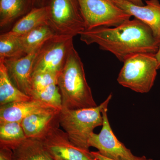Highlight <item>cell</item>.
<instances>
[{
	"mask_svg": "<svg viewBox=\"0 0 160 160\" xmlns=\"http://www.w3.org/2000/svg\"><path fill=\"white\" fill-rule=\"evenodd\" d=\"M62 108L71 110L97 106L85 76L84 65L73 47L58 78Z\"/></svg>",
	"mask_w": 160,
	"mask_h": 160,
	"instance_id": "obj_2",
	"label": "cell"
},
{
	"mask_svg": "<svg viewBox=\"0 0 160 160\" xmlns=\"http://www.w3.org/2000/svg\"><path fill=\"white\" fill-rule=\"evenodd\" d=\"M73 38L55 35L40 47L33 63L32 72H50L59 74L73 46Z\"/></svg>",
	"mask_w": 160,
	"mask_h": 160,
	"instance_id": "obj_7",
	"label": "cell"
},
{
	"mask_svg": "<svg viewBox=\"0 0 160 160\" xmlns=\"http://www.w3.org/2000/svg\"><path fill=\"white\" fill-rule=\"evenodd\" d=\"M125 1L129 2L137 6H143L144 5L143 4V0H125Z\"/></svg>",
	"mask_w": 160,
	"mask_h": 160,
	"instance_id": "obj_26",
	"label": "cell"
},
{
	"mask_svg": "<svg viewBox=\"0 0 160 160\" xmlns=\"http://www.w3.org/2000/svg\"><path fill=\"white\" fill-rule=\"evenodd\" d=\"M0 160H13V150L6 147H0Z\"/></svg>",
	"mask_w": 160,
	"mask_h": 160,
	"instance_id": "obj_23",
	"label": "cell"
},
{
	"mask_svg": "<svg viewBox=\"0 0 160 160\" xmlns=\"http://www.w3.org/2000/svg\"><path fill=\"white\" fill-rule=\"evenodd\" d=\"M112 94L102 103L92 108L71 110L62 108L59 113L60 126L75 146L89 150V139L96 127L102 126V111L108 107Z\"/></svg>",
	"mask_w": 160,
	"mask_h": 160,
	"instance_id": "obj_3",
	"label": "cell"
},
{
	"mask_svg": "<svg viewBox=\"0 0 160 160\" xmlns=\"http://www.w3.org/2000/svg\"><path fill=\"white\" fill-rule=\"evenodd\" d=\"M13 160H18L17 159V158H14V156H13Z\"/></svg>",
	"mask_w": 160,
	"mask_h": 160,
	"instance_id": "obj_28",
	"label": "cell"
},
{
	"mask_svg": "<svg viewBox=\"0 0 160 160\" xmlns=\"http://www.w3.org/2000/svg\"><path fill=\"white\" fill-rule=\"evenodd\" d=\"M32 99L13 85L8 76L3 61L0 60V106Z\"/></svg>",
	"mask_w": 160,
	"mask_h": 160,
	"instance_id": "obj_16",
	"label": "cell"
},
{
	"mask_svg": "<svg viewBox=\"0 0 160 160\" xmlns=\"http://www.w3.org/2000/svg\"><path fill=\"white\" fill-rule=\"evenodd\" d=\"M33 8V0H0L1 29L19 20Z\"/></svg>",
	"mask_w": 160,
	"mask_h": 160,
	"instance_id": "obj_14",
	"label": "cell"
},
{
	"mask_svg": "<svg viewBox=\"0 0 160 160\" xmlns=\"http://www.w3.org/2000/svg\"><path fill=\"white\" fill-rule=\"evenodd\" d=\"M13 152L18 160H53L38 139L27 138Z\"/></svg>",
	"mask_w": 160,
	"mask_h": 160,
	"instance_id": "obj_17",
	"label": "cell"
},
{
	"mask_svg": "<svg viewBox=\"0 0 160 160\" xmlns=\"http://www.w3.org/2000/svg\"><path fill=\"white\" fill-rule=\"evenodd\" d=\"M56 34L48 24L40 26L24 35L19 36L24 52L27 55L38 49Z\"/></svg>",
	"mask_w": 160,
	"mask_h": 160,
	"instance_id": "obj_18",
	"label": "cell"
},
{
	"mask_svg": "<svg viewBox=\"0 0 160 160\" xmlns=\"http://www.w3.org/2000/svg\"><path fill=\"white\" fill-rule=\"evenodd\" d=\"M51 108H54L32 98L29 101L9 103L0 106V123H21L24 118L32 113Z\"/></svg>",
	"mask_w": 160,
	"mask_h": 160,
	"instance_id": "obj_13",
	"label": "cell"
},
{
	"mask_svg": "<svg viewBox=\"0 0 160 160\" xmlns=\"http://www.w3.org/2000/svg\"><path fill=\"white\" fill-rule=\"evenodd\" d=\"M108 107L102 111V127L98 134L94 132L89 139V147L98 149V152L103 156L112 160H136L131 150L119 141L112 129L108 115Z\"/></svg>",
	"mask_w": 160,
	"mask_h": 160,
	"instance_id": "obj_8",
	"label": "cell"
},
{
	"mask_svg": "<svg viewBox=\"0 0 160 160\" xmlns=\"http://www.w3.org/2000/svg\"><path fill=\"white\" fill-rule=\"evenodd\" d=\"M123 64L118 76V83L136 92H149L154 85L158 69L155 54L134 55L126 59Z\"/></svg>",
	"mask_w": 160,
	"mask_h": 160,
	"instance_id": "obj_4",
	"label": "cell"
},
{
	"mask_svg": "<svg viewBox=\"0 0 160 160\" xmlns=\"http://www.w3.org/2000/svg\"><path fill=\"white\" fill-rule=\"evenodd\" d=\"M19 36L9 32L0 36V60L18 58L26 55Z\"/></svg>",
	"mask_w": 160,
	"mask_h": 160,
	"instance_id": "obj_20",
	"label": "cell"
},
{
	"mask_svg": "<svg viewBox=\"0 0 160 160\" xmlns=\"http://www.w3.org/2000/svg\"><path fill=\"white\" fill-rule=\"evenodd\" d=\"M31 97L56 109L61 110L62 108V96L56 84H52L40 91L32 92Z\"/></svg>",
	"mask_w": 160,
	"mask_h": 160,
	"instance_id": "obj_21",
	"label": "cell"
},
{
	"mask_svg": "<svg viewBox=\"0 0 160 160\" xmlns=\"http://www.w3.org/2000/svg\"><path fill=\"white\" fill-rule=\"evenodd\" d=\"M40 48L21 58L1 59L3 61L8 76L13 85L30 97L33 63Z\"/></svg>",
	"mask_w": 160,
	"mask_h": 160,
	"instance_id": "obj_10",
	"label": "cell"
},
{
	"mask_svg": "<svg viewBox=\"0 0 160 160\" xmlns=\"http://www.w3.org/2000/svg\"></svg>",
	"mask_w": 160,
	"mask_h": 160,
	"instance_id": "obj_29",
	"label": "cell"
},
{
	"mask_svg": "<svg viewBox=\"0 0 160 160\" xmlns=\"http://www.w3.org/2000/svg\"><path fill=\"white\" fill-rule=\"evenodd\" d=\"M48 25L57 35L74 37L86 29L78 0H49Z\"/></svg>",
	"mask_w": 160,
	"mask_h": 160,
	"instance_id": "obj_5",
	"label": "cell"
},
{
	"mask_svg": "<svg viewBox=\"0 0 160 160\" xmlns=\"http://www.w3.org/2000/svg\"><path fill=\"white\" fill-rule=\"evenodd\" d=\"M48 20L49 12L47 6L34 8L18 20L8 32L17 36L24 35L38 27L48 24Z\"/></svg>",
	"mask_w": 160,
	"mask_h": 160,
	"instance_id": "obj_15",
	"label": "cell"
},
{
	"mask_svg": "<svg viewBox=\"0 0 160 160\" xmlns=\"http://www.w3.org/2000/svg\"><path fill=\"white\" fill-rule=\"evenodd\" d=\"M78 2L86 30L99 27H116L132 17L112 0H78Z\"/></svg>",
	"mask_w": 160,
	"mask_h": 160,
	"instance_id": "obj_6",
	"label": "cell"
},
{
	"mask_svg": "<svg viewBox=\"0 0 160 160\" xmlns=\"http://www.w3.org/2000/svg\"><path fill=\"white\" fill-rule=\"evenodd\" d=\"M79 35L87 45L97 44L100 49L111 52L122 62L139 53L156 54L160 45L149 26L135 18L116 27L85 30Z\"/></svg>",
	"mask_w": 160,
	"mask_h": 160,
	"instance_id": "obj_1",
	"label": "cell"
},
{
	"mask_svg": "<svg viewBox=\"0 0 160 160\" xmlns=\"http://www.w3.org/2000/svg\"><path fill=\"white\" fill-rule=\"evenodd\" d=\"M53 160H98L91 152L81 149L70 142L67 133L57 127L40 140Z\"/></svg>",
	"mask_w": 160,
	"mask_h": 160,
	"instance_id": "obj_9",
	"label": "cell"
},
{
	"mask_svg": "<svg viewBox=\"0 0 160 160\" xmlns=\"http://www.w3.org/2000/svg\"><path fill=\"white\" fill-rule=\"evenodd\" d=\"M26 138L21 123H0V147H6L13 150Z\"/></svg>",
	"mask_w": 160,
	"mask_h": 160,
	"instance_id": "obj_19",
	"label": "cell"
},
{
	"mask_svg": "<svg viewBox=\"0 0 160 160\" xmlns=\"http://www.w3.org/2000/svg\"><path fill=\"white\" fill-rule=\"evenodd\" d=\"M59 75L48 71H39L33 72L31 77L32 93L33 91L42 90L52 84L58 85Z\"/></svg>",
	"mask_w": 160,
	"mask_h": 160,
	"instance_id": "obj_22",
	"label": "cell"
},
{
	"mask_svg": "<svg viewBox=\"0 0 160 160\" xmlns=\"http://www.w3.org/2000/svg\"><path fill=\"white\" fill-rule=\"evenodd\" d=\"M49 0H33L34 8H42L48 6Z\"/></svg>",
	"mask_w": 160,
	"mask_h": 160,
	"instance_id": "obj_25",
	"label": "cell"
},
{
	"mask_svg": "<svg viewBox=\"0 0 160 160\" xmlns=\"http://www.w3.org/2000/svg\"><path fill=\"white\" fill-rule=\"evenodd\" d=\"M132 17L149 26L154 37L160 41V3L158 0H146V5L137 6L125 0H112Z\"/></svg>",
	"mask_w": 160,
	"mask_h": 160,
	"instance_id": "obj_12",
	"label": "cell"
},
{
	"mask_svg": "<svg viewBox=\"0 0 160 160\" xmlns=\"http://www.w3.org/2000/svg\"><path fill=\"white\" fill-rule=\"evenodd\" d=\"M92 154L94 157L97 159L98 160H112L108 158L105 157L100 154L98 152H91ZM136 160H153L152 159L147 158L145 156H143L142 157H138Z\"/></svg>",
	"mask_w": 160,
	"mask_h": 160,
	"instance_id": "obj_24",
	"label": "cell"
},
{
	"mask_svg": "<svg viewBox=\"0 0 160 160\" xmlns=\"http://www.w3.org/2000/svg\"><path fill=\"white\" fill-rule=\"evenodd\" d=\"M60 111L55 108L45 109L24 118L21 123L26 138L41 140L52 129L60 127Z\"/></svg>",
	"mask_w": 160,
	"mask_h": 160,
	"instance_id": "obj_11",
	"label": "cell"
},
{
	"mask_svg": "<svg viewBox=\"0 0 160 160\" xmlns=\"http://www.w3.org/2000/svg\"><path fill=\"white\" fill-rule=\"evenodd\" d=\"M156 58L157 60L158 69H160V45L158 50L155 54Z\"/></svg>",
	"mask_w": 160,
	"mask_h": 160,
	"instance_id": "obj_27",
	"label": "cell"
}]
</instances>
